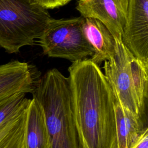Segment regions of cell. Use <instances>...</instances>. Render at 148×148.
Returning <instances> with one entry per match:
<instances>
[{
  "label": "cell",
  "instance_id": "8fae6325",
  "mask_svg": "<svg viewBox=\"0 0 148 148\" xmlns=\"http://www.w3.org/2000/svg\"><path fill=\"white\" fill-rule=\"evenodd\" d=\"M115 113L117 148H132L143 132L148 129V123L142 121L131 114L123 108L116 98Z\"/></svg>",
  "mask_w": 148,
  "mask_h": 148
},
{
  "label": "cell",
  "instance_id": "9c48e42d",
  "mask_svg": "<svg viewBox=\"0 0 148 148\" xmlns=\"http://www.w3.org/2000/svg\"><path fill=\"white\" fill-rule=\"evenodd\" d=\"M84 30L94 53L90 60L99 65L102 62L109 61L115 54L116 42L113 36L108 28L98 20L84 18Z\"/></svg>",
  "mask_w": 148,
  "mask_h": 148
},
{
  "label": "cell",
  "instance_id": "6da1fadb",
  "mask_svg": "<svg viewBox=\"0 0 148 148\" xmlns=\"http://www.w3.org/2000/svg\"><path fill=\"white\" fill-rule=\"evenodd\" d=\"M73 105L84 148H117L115 96L99 66L90 59L68 69Z\"/></svg>",
  "mask_w": 148,
  "mask_h": 148
},
{
  "label": "cell",
  "instance_id": "5b68a950",
  "mask_svg": "<svg viewBox=\"0 0 148 148\" xmlns=\"http://www.w3.org/2000/svg\"><path fill=\"white\" fill-rule=\"evenodd\" d=\"M114 39L115 54L110 60L104 61L103 73L123 108L136 119L147 123V116L140 110L135 89L130 64V51L121 39Z\"/></svg>",
  "mask_w": 148,
  "mask_h": 148
},
{
  "label": "cell",
  "instance_id": "52a82bcc",
  "mask_svg": "<svg viewBox=\"0 0 148 148\" xmlns=\"http://www.w3.org/2000/svg\"><path fill=\"white\" fill-rule=\"evenodd\" d=\"M129 0H79L76 6L84 18L100 21L114 38L121 39Z\"/></svg>",
  "mask_w": 148,
  "mask_h": 148
},
{
  "label": "cell",
  "instance_id": "4fadbf2b",
  "mask_svg": "<svg viewBox=\"0 0 148 148\" xmlns=\"http://www.w3.org/2000/svg\"><path fill=\"white\" fill-rule=\"evenodd\" d=\"M25 93L16 94L0 103V124L26 109L31 101Z\"/></svg>",
  "mask_w": 148,
  "mask_h": 148
},
{
  "label": "cell",
  "instance_id": "5bb4252c",
  "mask_svg": "<svg viewBox=\"0 0 148 148\" xmlns=\"http://www.w3.org/2000/svg\"><path fill=\"white\" fill-rule=\"evenodd\" d=\"M29 3L35 5L45 9H54L65 5L71 0H26Z\"/></svg>",
  "mask_w": 148,
  "mask_h": 148
},
{
  "label": "cell",
  "instance_id": "9a60e30c",
  "mask_svg": "<svg viewBox=\"0 0 148 148\" xmlns=\"http://www.w3.org/2000/svg\"><path fill=\"white\" fill-rule=\"evenodd\" d=\"M132 148H148V129L143 132Z\"/></svg>",
  "mask_w": 148,
  "mask_h": 148
},
{
  "label": "cell",
  "instance_id": "ba28073f",
  "mask_svg": "<svg viewBox=\"0 0 148 148\" xmlns=\"http://www.w3.org/2000/svg\"><path fill=\"white\" fill-rule=\"evenodd\" d=\"M27 63L14 60L0 65V103L18 93H32L36 81Z\"/></svg>",
  "mask_w": 148,
  "mask_h": 148
},
{
  "label": "cell",
  "instance_id": "7a4b0ae2",
  "mask_svg": "<svg viewBox=\"0 0 148 148\" xmlns=\"http://www.w3.org/2000/svg\"><path fill=\"white\" fill-rule=\"evenodd\" d=\"M32 94L45 114L49 148H84L75 117L69 77L56 68L49 70L36 81Z\"/></svg>",
  "mask_w": 148,
  "mask_h": 148
},
{
  "label": "cell",
  "instance_id": "7c38bea8",
  "mask_svg": "<svg viewBox=\"0 0 148 148\" xmlns=\"http://www.w3.org/2000/svg\"><path fill=\"white\" fill-rule=\"evenodd\" d=\"M27 108L0 124V148H24Z\"/></svg>",
  "mask_w": 148,
  "mask_h": 148
},
{
  "label": "cell",
  "instance_id": "277c9868",
  "mask_svg": "<svg viewBox=\"0 0 148 148\" xmlns=\"http://www.w3.org/2000/svg\"><path fill=\"white\" fill-rule=\"evenodd\" d=\"M84 17L53 19L47 23L37 42L45 54L72 61L92 56L94 50L84 30Z\"/></svg>",
  "mask_w": 148,
  "mask_h": 148
},
{
  "label": "cell",
  "instance_id": "3957f363",
  "mask_svg": "<svg viewBox=\"0 0 148 148\" xmlns=\"http://www.w3.org/2000/svg\"><path fill=\"white\" fill-rule=\"evenodd\" d=\"M51 18L47 9L26 0H0V47L12 54L33 45Z\"/></svg>",
  "mask_w": 148,
  "mask_h": 148
},
{
  "label": "cell",
  "instance_id": "30bf717a",
  "mask_svg": "<svg viewBox=\"0 0 148 148\" xmlns=\"http://www.w3.org/2000/svg\"><path fill=\"white\" fill-rule=\"evenodd\" d=\"M49 136L43 109L32 98L27 110L24 148H49Z\"/></svg>",
  "mask_w": 148,
  "mask_h": 148
},
{
  "label": "cell",
  "instance_id": "8992f818",
  "mask_svg": "<svg viewBox=\"0 0 148 148\" xmlns=\"http://www.w3.org/2000/svg\"><path fill=\"white\" fill-rule=\"evenodd\" d=\"M121 40L136 58L148 65L147 0H129Z\"/></svg>",
  "mask_w": 148,
  "mask_h": 148
}]
</instances>
